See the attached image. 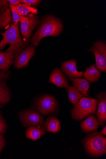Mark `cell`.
Segmentation results:
<instances>
[{
  "label": "cell",
  "instance_id": "1",
  "mask_svg": "<svg viewBox=\"0 0 106 159\" xmlns=\"http://www.w3.org/2000/svg\"><path fill=\"white\" fill-rule=\"evenodd\" d=\"M63 24L59 19L51 16L44 17L37 31L32 38V45L36 48L43 38L57 36L63 31Z\"/></svg>",
  "mask_w": 106,
  "mask_h": 159
},
{
  "label": "cell",
  "instance_id": "2",
  "mask_svg": "<svg viewBox=\"0 0 106 159\" xmlns=\"http://www.w3.org/2000/svg\"><path fill=\"white\" fill-rule=\"evenodd\" d=\"M3 39L0 42V50L4 49L7 44L8 49L6 51L13 52L16 57L23 50L24 43L20 34L19 23L13 22L8 30L2 33Z\"/></svg>",
  "mask_w": 106,
  "mask_h": 159
},
{
  "label": "cell",
  "instance_id": "3",
  "mask_svg": "<svg viewBox=\"0 0 106 159\" xmlns=\"http://www.w3.org/2000/svg\"><path fill=\"white\" fill-rule=\"evenodd\" d=\"M86 152L98 157L106 153V138L97 131L88 134L82 142Z\"/></svg>",
  "mask_w": 106,
  "mask_h": 159
},
{
  "label": "cell",
  "instance_id": "4",
  "mask_svg": "<svg viewBox=\"0 0 106 159\" xmlns=\"http://www.w3.org/2000/svg\"><path fill=\"white\" fill-rule=\"evenodd\" d=\"M99 100L84 96L73 107L71 111L72 118L75 120L81 121L90 114L96 112Z\"/></svg>",
  "mask_w": 106,
  "mask_h": 159
},
{
  "label": "cell",
  "instance_id": "5",
  "mask_svg": "<svg viewBox=\"0 0 106 159\" xmlns=\"http://www.w3.org/2000/svg\"><path fill=\"white\" fill-rule=\"evenodd\" d=\"M35 108L43 116L56 114L59 107L56 99L49 94L42 95L35 100Z\"/></svg>",
  "mask_w": 106,
  "mask_h": 159
},
{
  "label": "cell",
  "instance_id": "6",
  "mask_svg": "<svg viewBox=\"0 0 106 159\" xmlns=\"http://www.w3.org/2000/svg\"><path fill=\"white\" fill-rule=\"evenodd\" d=\"M94 54L96 68L99 70L106 72V44L104 41H95L90 51Z\"/></svg>",
  "mask_w": 106,
  "mask_h": 159
},
{
  "label": "cell",
  "instance_id": "7",
  "mask_svg": "<svg viewBox=\"0 0 106 159\" xmlns=\"http://www.w3.org/2000/svg\"><path fill=\"white\" fill-rule=\"evenodd\" d=\"M19 117L22 125L25 128L35 125H43L44 120L40 113L35 110H28L20 112Z\"/></svg>",
  "mask_w": 106,
  "mask_h": 159
},
{
  "label": "cell",
  "instance_id": "8",
  "mask_svg": "<svg viewBox=\"0 0 106 159\" xmlns=\"http://www.w3.org/2000/svg\"><path fill=\"white\" fill-rule=\"evenodd\" d=\"M39 22L38 16L32 13L29 14L25 19L20 22L21 33L27 42L31 36L35 28Z\"/></svg>",
  "mask_w": 106,
  "mask_h": 159
},
{
  "label": "cell",
  "instance_id": "9",
  "mask_svg": "<svg viewBox=\"0 0 106 159\" xmlns=\"http://www.w3.org/2000/svg\"><path fill=\"white\" fill-rule=\"evenodd\" d=\"M35 48L32 44L23 50L15 57V67L17 69H21L26 66L36 53Z\"/></svg>",
  "mask_w": 106,
  "mask_h": 159
},
{
  "label": "cell",
  "instance_id": "10",
  "mask_svg": "<svg viewBox=\"0 0 106 159\" xmlns=\"http://www.w3.org/2000/svg\"><path fill=\"white\" fill-rule=\"evenodd\" d=\"M49 81L59 88L67 89L69 86L68 78L58 68L53 70L50 74Z\"/></svg>",
  "mask_w": 106,
  "mask_h": 159
},
{
  "label": "cell",
  "instance_id": "11",
  "mask_svg": "<svg viewBox=\"0 0 106 159\" xmlns=\"http://www.w3.org/2000/svg\"><path fill=\"white\" fill-rule=\"evenodd\" d=\"M77 62L75 60L63 62L61 65V70L67 75L69 79L72 80L80 78L83 76L84 72L77 70Z\"/></svg>",
  "mask_w": 106,
  "mask_h": 159
},
{
  "label": "cell",
  "instance_id": "12",
  "mask_svg": "<svg viewBox=\"0 0 106 159\" xmlns=\"http://www.w3.org/2000/svg\"><path fill=\"white\" fill-rule=\"evenodd\" d=\"M99 100L96 113L97 119L100 125L103 126L106 121V93L101 92L96 96Z\"/></svg>",
  "mask_w": 106,
  "mask_h": 159
},
{
  "label": "cell",
  "instance_id": "13",
  "mask_svg": "<svg viewBox=\"0 0 106 159\" xmlns=\"http://www.w3.org/2000/svg\"><path fill=\"white\" fill-rule=\"evenodd\" d=\"M100 125L95 116L91 115L81 123V128L83 132L87 133L95 130Z\"/></svg>",
  "mask_w": 106,
  "mask_h": 159
},
{
  "label": "cell",
  "instance_id": "14",
  "mask_svg": "<svg viewBox=\"0 0 106 159\" xmlns=\"http://www.w3.org/2000/svg\"><path fill=\"white\" fill-rule=\"evenodd\" d=\"M73 86L85 97H90V82L84 78H76L71 80Z\"/></svg>",
  "mask_w": 106,
  "mask_h": 159
},
{
  "label": "cell",
  "instance_id": "15",
  "mask_svg": "<svg viewBox=\"0 0 106 159\" xmlns=\"http://www.w3.org/2000/svg\"><path fill=\"white\" fill-rule=\"evenodd\" d=\"M46 134V131L43 125H35L28 127L25 132L27 139L35 141L39 139Z\"/></svg>",
  "mask_w": 106,
  "mask_h": 159
},
{
  "label": "cell",
  "instance_id": "16",
  "mask_svg": "<svg viewBox=\"0 0 106 159\" xmlns=\"http://www.w3.org/2000/svg\"><path fill=\"white\" fill-rule=\"evenodd\" d=\"M101 75V72L95 65H92L86 67L83 76L90 82L94 83L98 81Z\"/></svg>",
  "mask_w": 106,
  "mask_h": 159
},
{
  "label": "cell",
  "instance_id": "17",
  "mask_svg": "<svg viewBox=\"0 0 106 159\" xmlns=\"http://www.w3.org/2000/svg\"><path fill=\"white\" fill-rule=\"evenodd\" d=\"M44 124L45 130L48 132L55 134L61 129L60 121L56 117L53 116L48 117Z\"/></svg>",
  "mask_w": 106,
  "mask_h": 159
},
{
  "label": "cell",
  "instance_id": "18",
  "mask_svg": "<svg viewBox=\"0 0 106 159\" xmlns=\"http://www.w3.org/2000/svg\"><path fill=\"white\" fill-rule=\"evenodd\" d=\"M15 57L14 53L11 52H0V69L8 70L13 62Z\"/></svg>",
  "mask_w": 106,
  "mask_h": 159
},
{
  "label": "cell",
  "instance_id": "19",
  "mask_svg": "<svg viewBox=\"0 0 106 159\" xmlns=\"http://www.w3.org/2000/svg\"><path fill=\"white\" fill-rule=\"evenodd\" d=\"M67 89L68 99L74 106L78 102L81 97L84 96L73 86L69 85Z\"/></svg>",
  "mask_w": 106,
  "mask_h": 159
},
{
  "label": "cell",
  "instance_id": "20",
  "mask_svg": "<svg viewBox=\"0 0 106 159\" xmlns=\"http://www.w3.org/2000/svg\"><path fill=\"white\" fill-rule=\"evenodd\" d=\"M11 98V94L6 84L0 81V104L8 103Z\"/></svg>",
  "mask_w": 106,
  "mask_h": 159
},
{
  "label": "cell",
  "instance_id": "21",
  "mask_svg": "<svg viewBox=\"0 0 106 159\" xmlns=\"http://www.w3.org/2000/svg\"><path fill=\"white\" fill-rule=\"evenodd\" d=\"M12 19L11 8H4L0 13V27H4L10 24L12 22Z\"/></svg>",
  "mask_w": 106,
  "mask_h": 159
},
{
  "label": "cell",
  "instance_id": "22",
  "mask_svg": "<svg viewBox=\"0 0 106 159\" xmlns=\"http://www.w3.org/2000/svg\"><path fill=\"white\" fill-rule=\"evenodd\" d=\"M16 7L20 15L22 16H27L29 13H32L36 15L38 13L37 8L25 4H21Z\"/></svg>",
  "mask_w": 106,
  "mask_h": 159
},
{
  "label": "cell",
  "instance_id": "23",
  "mask_svg": "<svg viewBox=\"0 0 106 159\" xmlns=\"http://www.w3.org/2000/svg\"><path fill=\"white\" fill-rule=\"evenodd\" d=\"M10 7L12 13L14 22L18 23H19V22H20L25 19V16H22L20 15L17 11L16 6L10 4Z\"/></svg>",
  "mask_w": 106,
  "mask_h": 159
},
{
  "label": "cell",
  "instance_id": "24",
  "mask_svg": "<svg viewBox=\"0 0 106 159\" xmlns=\"http://www.w3.org/2000/svg\"><path fill=\"white\" fill-rule=\"evenodd\" d=\"M41 1L39 0H21L22 4H25L29 6L33 7L38 5Z\"/></svg>",
  "mask_w": 106,
  "mask_h": 159
},
{
  "label": "cell",
  "instance_id": "25",
  "mask_svg": "<svg viewBox=\"0 0 106 159\" xmlns=\"http://www.w3.org/2000/svg\"><path fill=\"white\" fill-rule=\"evenodd\" d=\"M7 129V125L2 116L0 113V133L5 134Z\"/></svg>",
  "mask_w": 106,
  "mask_h": 159
},
{
  "label": "cell",
  "instance_id": "26",
  "mask_svg": "<svg viewBox=\"0 0 106 159\" xmlns=\"http://www.w3.org/2000/svg\"><path fill=\"white\" fill-rule=\"evenodd\" d=\"M6 141L3 135L0 133V153L5 146Z\"/></svg>",
  "mask_w": 106,
  "mask_h": 159
},
{
  "label": "cell",
  "instance_id": "27",
  "mask_svg": "<svg viewBox=\"0 0 106 159\" xmlns=\"http://www.w3.org/2000/svg\"><path fill=\"white\" fill-rule=\"evenodd\" d=\"M8 1L10 4L16 6L21 4V1L20 0H8Z\"/></svg>",
  "mask_w": 106,
  "mask_h": 159
},
{
  "label": "cell",
  "instance_id": "28",
  "mask_svg": "<svg viewBox=\"0 0 106 159\" xmlns=\"http://www.w3.org/2000/svg\"><path fill=\"white\" fill-rule=\"evenodd\" d=\"M8 78V75L0 70V80H6Z\"/></svg>",
  "mask_w": 106,
  "mask_h": 159
},
{
  "label": "cell",
  "instance_id": "29",
  "mask_svg": "<svg viewBox=\"0 0 106 159\" xmlns=\"http://www.w3.org/2000/svg\"><path fill=\"white\" fill-rule=\"evenodd\" d=\"M10 5V4L8 1H0V7L6 6Z\"/></svg>",
  "mask_w": 106,
  "mask_h": 159
},
{
  "label": "cell",
  "instance_id": "30",
  "mask_svg": "<svg viewBox=\"0 0 106 159\" xmlns=\"http://www.w3.org/2000/svg\"><path fill=\"white\" fill-rule=\"evenodd\" d=\"M99 133L104 136L106 135V126L105 125Z\"/></svg>",
  "mask_w": 106,
  "mask_h": 159
},
{
  "label": "cell",
  "instance_id": "31",
  "mask_svg": "<svg viewBox=\"0 0 106 159\" xmlns=\"http://www.w3.org/2000/svg\"></svg>",
  "mask_w": 106,
  "mask_h": 159
}]
</instances>
